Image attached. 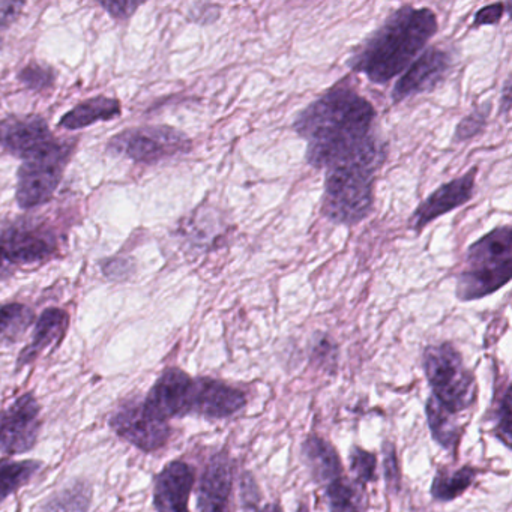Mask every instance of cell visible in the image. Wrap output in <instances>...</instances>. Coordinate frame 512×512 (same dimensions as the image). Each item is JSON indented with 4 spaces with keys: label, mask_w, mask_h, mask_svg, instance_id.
I'll use <instances>...</instances> for the list:
<instances>
[{
    "label": "cell",
    "mask_w": 512,
    "mask_h": 512,
    "mask_svg": "<svg viewBox=\"0 0 512 512\" xmlns=\"http://www.w3.org/2000/svg\"><path fill=\"white\" fill-rule=\"evenodd\" d=\"M376 110L355 89L337 85L305 107L293 130L307 142L314 169L352 163L385 164L388 146L374 133Z\"/></svg>",
    "instance_id": "1"
},
{
    "label": "cell",
    "mask_w": 512,
    "mask_h": 512,
    "mask_svg": "<svg viewBox=\"0 0 512 512\" xmlns=\"http://www.w3.org/2000/svg\"><path fill=\"white\" fill-rule=\"evenodd\" d=\"M437 32V19L428 8L394 11L349 59L350 70L371 83L385 85L403 73Z\"/></svg>",
    "instance_id": "2"
},
{
    "label": "cell",
    "mask_w": 512,
    "mask_h": 512,
    "mask_svg": "<svg viewBox=\"0 0 512 512\" xmlns=\"http://www.w3.org/2000/svg\"><path fill=\"white\" fill-rule=\"evenodd\" d=\"M511 268V226L496 227L470 245L466 268L457 278L455 295L461 302L485 298L509 283Z\"/></svg>",
    "instance_id": "3"
},
{
    "label": "cell",
    "mask_w": 512,
    "mask_h": 512,
    "mask_svg": "<svg viewBox=\"0 0 512 512\" xmlns=\"http://www.w3.org/2000/svg\"><path fill=\"white\" fill-rule=\"evenodd\" d=\"M380 164L352 163L326 169L322 214L340 226H356L373 211Z\"/></svg>",
    "instance_id": "4"
},
{
    "label": "cell",
    "mask_w": 512,
    "mask_h": 512,
    "mask_svg": "<svg viewBox=\"0 0 512 512\" xmlns=\"http://www.w3.org/2000/svg\"><path fill=\"white\" fill-rule=\"evenodd\" d=\"M424 370L433 389L431 397L452 415L469 409L475 403V379L451 343L428 346L424 352Z\"/></svg>",
    "instance_id": "5"
},
{
    "label": "cell",
    "mask_w": 512,
    "mask_h": 512,
    "mask_svg": "<svg viewBox=\"0 0 512 512\" xmlns=\"http://www.w3.org/2000/svg\"><path fill=\"white\" fill-rule=\"evenodd\" d=\"M74 146L73 142L55 140L43 151L25 158L17 175V202L20 208L32 209L52 199L61 184Z\"/></svg>",
    "instance_id": "6"
},
{
    "label": "cell",
    "mask_w": 512,
    "mask_h": 512,
    "mask_svg": "<svg viewBox=\"0 0 512 512\" xmlns=\"http://www.w3.org/2000/svg\"><path fill=\"white\" fill-rule=\"evenodd\" d=\"M109 145L136 163L152 164L190 151L191 140L175 128L142 127L118 134Z\"/></svg>",
    "instance_id": "7"
},
{
    "label": "cell",
    "mask_w": 512,
    "mask_h": 512,
    "mask_svg": "<svg viewBox=\"0 0 512 512\" xmlns=\"http://www.w3.org/2000/svg\"><path fill=\"white\" fill-rule=\"evenodd\" d=\"M110 427L142 451L163 448L170 436L169 422L155 415L145 401H125L110 418Z\"/></svg>",
    "instance_id": "8"
},
{
    "label": "cell",
    "mask_w": 512,
    "mask_h": 512,
    "mask_svg": "<svg viewBox=\"0 0 512 512\" xmlns=\"http://www.w3.org/2000/svg\"><path fill=\"white\" fill-rule=\"evenodd\" d=\"M145 403L167 422L176 416L199 415L200 379H193L179 368H170L152 386Z\"/></svg>",
    "instance_id": "9"
},
{
    "label": "cell",
    "mask_w": 512,
    "mask_h": 512,
    "mask_svg": "<svg viewBox=\"0 0 512 512\" xmlns=\"http://www.w3.org/2000/svg\"><path fill=\"white\" fill-rule=\"evenodd\" d=\"M40 404L34 394H23L0 412V451L17 455L31 451L40 434Z\"/></svg>",
    "instance_id": "10"
},
{
    "label": "cell",
    "mask_w": 512,
    "mask_h": 512,
    "mask_svg": "<svg viewBox=\"0 0 512 512\" xmlns=\"http://www.w3.org/2000/svg\"><path fill=\"white\" fill-rule=\"evenodd\" d=\"M476 175H478V169L472 167L466 175L440 185L413 212L409 220V230L421 233L428 224L433 223L437 218L466 205L473 197Z\"/></svg>",
    "instance_id": "11"
},
{
    "label": "cell",
    "mask_w": 512,
    "mask_h": 512,
    "mask_svg": "<svg viewBox=\"0 0 512 512\" xmlns=\"http://www.w3.org/2000/svg\"><path fill=\"white\" fill-rule=\"evenodd\" d=\"M451 67V55L445 50L437 47L425 50L398 80L391 94L392 101L400 103L413 95L433 91L445 80Z\"/></svg>",
    "instance_id": "12"
},
{
    "label": "cell",
    "mask_w": 512,
    "mask_h": 512,
    "mask_svg": "<svg viewBox=\"0 0 512 512\" xmlns=\"http://www.w3.org/2000/svg\"><path fill=\"white\" fill-rule=\"evenodd\" d=\"M55 142L41 116H10L0 119V146L17 157L29 158Z\"/></svg>",
    "instance_id": "13"
},
{
    "label": "cell",
    "mask_w": 512,
    "mask_h": 512,
    "mask_svg": "<svg viewBox=\"0 0 512 512\" xmlns=\"http://www.w3.org/2000/svg\"><path fill=\"white\" fill-rule=\"evenodd\" d=\"M194 485V470L184 461L167 464L155 479L157 512H190L188 500Z\"/></svg>",
    "instance_id": "14"
},
{
    "label": "cell",
    "mask_w": 512,
    "mask_h": 512,
    "mask_svg": "<svg viewBox=\"0 0 512 512\" xmlns=\"http://www.w3.org/2000/svg\"><path fill=\"white\" fill-rule=\"evenodd\" d=\"M230 491L232 464L226 454L215 455L200 479L197 493L199 512H229Z\"/></svg>",
    "instance_id": "15"
},
{
    "label": "cell",
    "mask_w": 512,
    "mask_h": 512,
    "mask_svg": "<svg viewBox=\"0 0 512 512\" xmlns=\"http://www.w3.org/2000/svg\"><path fill=\"white\" fill-rule=\"evenodd\" d=\"M8 262L34 265L46 262L56 251V241L41 229H14L4 236Z\"/></svg>",
    "instance_id": "16"
},
{
    "label": "cell",
    "mask_w": 512,
    "mask_h": 512,
    "mask_svg": "<svg viewBox=\"0 0 512 512\" xmlns=\"http://www.w3.org/2000/svg\"><path fill=\"white\" fill-rule=\"evenodd\" d=\"M68 323H70V317L61 308H49L44 311L35 326L31 344L22 350L17 365L23 367V365L31 364L44 350L58 344L67 332Z\"/></svg>",
    "instance_id": "17"
},
{
    "label": "cell",
    "mask_w": 512,
    "mask_h": 512,
    "mask_svg": "<svg viewBox=\"0 0 512 512\" xmlns=\"http://www.w3.org/2000/svg\"><path fill=\"white\" fill-rule=\"evenodd\" d=\"M121 110V103L116 98L95 97L70 110L59 125L65 130H82L97 122L116 118L121 115Z\"/></svg>",
    "instance_id": "18"
},
{
    "label": "cell",
    "mask_w": 512,
    "mask_h": 512,
    "mask_svg": "<svg viewBox=\"0 0 512 512\" xmlns=\"http://www.w3.org/2000/svg\"><path fill=\"white\" fill-rule=\"evenodd\" d=\"M302 454L308 463V469L320 484L328 485L329 482L343 476L340 458L326 440L308 437L302 446Z\"/></svg>",
    "instance_id": "19"
},
{
    "label": "cell",
    "mask_w": 512,
    "mask_h": 512,
    "mask_svg": "<svg viewBox=\"0 0 512 512\" xmlns=\"http://www.w3.org/2000/svg\"><path fill=\"white\" fill-rule=\"evenodd\" d=\"M91 502V485L77 481L53 494L35 512H88Z\"/></svg>",
    "instance_id": "20"
},
{
    "label": "cell",
    "mask_w": 512,
    "mask_h": 512,
    "mask_svg": "<svg viewBox=\"0 0 512 512\" xmlns=\"http://www.w3.org/2000/svg\"><path fill=\"white\" fill-rule=\"evenodd\" d=\"M427 419L431 434L443 448L452 449L460 437V428L455 424L454 415L449 413L434 397L427 401Z\"/></svg>",
    "instance_id": "21"
},
{
    "label": "cell",
    "mask_w": 512,
    "mask_h": 512,
    "mask_svg": "<svg viewBox=\"0 0 512 512\" xmlns=\"http://www.w3.org/2000/svg\"><path fill=\"white\" fill-rule=\"evenodd\" d=\"M476 478V470L473 467L464 466L454 472H437L436 478L431 487V496L434 499L448 502V500L457 499L461 493L472 485Z\"/></svg>",
    "instance_id": "22"
},
{
    "label": "cell",
    "mask_w": 512,
    "mask_h": 512,
    "mask_svg": "<svg viewBox=\"0 0 512 512\" xmlns=\"http://www.w3.org/2000/svg\"><path fill=\"white\" fill-rule=\"evenodd\" d=\"M38 461H0V503L31 481L40 470Z\"/></svg>",
    "instance_id": "23"
},
{
    "label": "cell",
    "mask_w": 512,
    "mask_h": 512,
    "mask_svg": "<svg viewBox=\"0 0 512 512\" xmlns=\"http://www.w3.org/2000/svg\"><path fill=\"white\" fill-rule=\"evenodd\" d=\"M329 512H362L361 496L346 478L334 479L326 485Z\"/></svg>",
    "instance_id": "24"
},
{
    "label": "cell",
    "mask_w": 512,
    "mask_h": 512,
    "mask_svg": "<svg viewBox=\"0 0 512 512\" xmlns=\"http://www.w3.org/2000/svg\"><path fill=\"white\" fill-rule=\"evenodd\" d=\"M32 322V311L26 305H0V340H11L22 334Z\"/></svg>",
    "instance_id": "25"
},
{
    "label": "cell",
    "mask_w": 512,
    "mask_h": 512,
    "mask_svg": "<svg viewBox=\"0 0 512 512\" xmlns=\"http://www.w3.org/2000/svg\"><path fill=\"white\" fill-rule=\"evenodd\" d=\"M490 107V103L484 104V106L478 107V109L473 110L469 116H466V118L458 124L457 130H455L454 142H466V140L475 137L476 134L482 133L485 125H487Z\"/></svg>",
    "instance_id": "26"
},
{
    "label": "cell",
    "mask_w": 512,
    "mask_h": 512,
    "mask_svg": "<svg viewBox=\"0 0 512 512\" xmlns=\"http://www.w3.org/2000/svg\"><path fill=\"white\" fill-rule=\"evenodd\" d=\"M350 467L356 481L361 482L362 485L376 478V457L364 449H353L350 454Z\"/></svg>",
    "instance_id": "27"
},
{
    "label": "cell",
    "mask_w": 512,
    "mask_h": 512,
    "mask_svg": "<svg viewBox=\"0 0 512 512\" xmlns=\"http://www.w3.org/2000/svg\"><path fill=\"white\" fill-rule=\"evenodd\" d=\"M19 79L20 82L28 86L29 89L41 91V89H46L49 88L50 85H53V82H55V73H53V70H50V68L32 64L20 71Z\"/></svg>",
    "instance_id": "28"
},
{
    "label": "cell",
    "mask_w": 512,
    "mask_h": 512,
    "mask_svg": "<svg viewBox=\"0 0 512 512\" xmlns=\"http://www.w3.org/2000/svg\"><path fill=\"white\" fill-rule=\"evenodd\" d=\"M508 5V4H506ZM505 4H493L488 7L481 8L478 13L475 14L473 19L472 28H481V26H494L502 20L503 14H505Z\"/></svg>",
    "instance_id": "29"
},
{
    "label": "cell",
    "mask_w": 512,
    "mask_h": 512,
    "mask_svg": "<svg viewBox=\"0 0 512 512\" xmlns=\"http://www.w3.org/2000/svg\"><path fill=\"white\" fill-rule=\"evenodd\" d=\"M497 428H500V436L503 437V442L509 448V439H511V401H509V389H506L503 401L500 403L499 413H497Z\"/></svg>",
    "instance_id": "30"
},
{
    "label": "cell",
    "mask_w": 512,
    "mask_h": 512,
    "mask_svg": "<svg viewBox=\"0 0 512 512\" xmlns=\"http://www.w3.org/2000/svg\"><path fill=\"white\" fill-rule=\"evenodd\" d=\"M385 458H383V466H385V476L386 481H388L389 487H394L395 490L398 488V481H400V476H398V466H397V458H395L394 446L391 443H385Z\"/></svg>",
    "instance_id": "31"
},
{
    "label": "cell",
    "mask_w": 512,
    "mask_h": 512,
    "mask_svg": "<svg viewBox=\"0 0 512 512\" xmlns=\"http://www.w3.org/2000/svg\"><path fill=\"white\" fill-rule=\"evenodd\" d=\"M101 7L115 17V19H128L136 13L137 8L140 7V2H101Z\"/></svg>",
    "instance_id": "32"
},
{
    "label": "cell",
    "mask_w": 512,
    "mask_h": 512,
    "mask_svg": "<svg viewBox=\"0 0 512 512\" xmlns=\"http://www.w3.org/2000/svg\"><path fill=\"white\" fill-rule=\"evenodd\" d=\"M23 7H25L23 2H0V26L7 28L11 23L16 22Z\"/></svg>",
    "instance_id": "33"
},
{
    "label": "cell",
    "mask_w": 512,
    "mask_h": 512,
    "mask_svg": "<svg viewBox=\"0 0 512 512\" xmlns=\"http://www.w3.org/2000/svg\"><path fill=\"white\" fill-rule=\"evenodd\" d=\"M314 355L320 359V362L325 361V359L332 362V359L337 356V347H335L334 341L329 340L328 337L320 338L314 346Z\"/></svg>",
    "instance_id": "34"
},
{
    "label": "cell",
    "mask_w": 512,
    "mask_h": 512,
    "mask_svg": "<svg viewBox=\"0 0 512 512\" xmlns=\"http://www.w3.org/2000/svg\"><path fill=\"white\" fill-rule=\"evenodd\" d=\"M503 101H505V107H503V110H505L506 113L509 112V106H511V83L508 82L505 83V92H503Z\"/></svg>",
    "instance_id": "35"
},
{
    "label": "cell",
    "mask_w": 512,
    "mask_h": 512,
    "mask_svg": "<svg viewBox=\"0 0 512 512\" xmlns=\"http://www.w3.org/2000/svg\"><path fill=\"white\" fill-rule=\"evenodd\" d=\"M5 262H8L7 248H5L4 236H0V271L4 268Z\"/></svg>",
    "instance_id": "36"
},
{
    "label": "cell",
    "mask_w": 512,
    "mask_h": 512,
    "mask_svg": "<svg viewBox=\"0 0 512 512\" xmlns=\"http://www.w3.org/2000/svg\"><path fill=\"white\" fill-rule=\"evenodd\" d=\"M260 512H283L281 511L280 506L277 505V503H269V505H266L265 508L262 509Z\"/></svg>",
    "instance_id": "37"
},
{
    "label": "cell",
    "mask_w": 512,
    "mask_h": 512,
    "mask_svg": "<svg viewBox=\"0 0 512 512\" xmlns=\"http://www.w3.org/2000/svg\"><path fill=\"white\" fill-rule=\"evenodd\" d=\"M298 512H308L307 506H305V505L299 506V511Z\"/></svg>",
    "instance_id": "38"
},
{
    "label": "cell",
    "mask_w": 512,
    "mask_h": 512,
    "mask_svg": "<svg viewBox=\"0 0 512 512\" xmlns=\"http://www.w3.org/2000/svg\"><path fill=\"white\" fill-rule=\"evenodd\" d=\"M0 44H2V41H0Z\"/></svg>",
    "instance_id": "39"
}]
</instances>
